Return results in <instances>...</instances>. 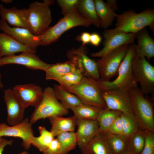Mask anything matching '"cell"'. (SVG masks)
I'll return each mask as SVG.
<instances>
[{"label": "cell", "instance_id": "ee69618b", "mask_svg": "<svg viewBox=\"0 0 154 154\" xmlns=\"http://www.w3.org/2000/svg\"><path fill=\"white\" fill-rule=\"evenodd\" d=\"M1 1L3 3L6 4H10L13 2L12 0H2Z\"/></svg>", "mask_w": 154, "mask_h": 154}, {"label": "cell", "instance_id": "e0dca14e", "mask_svg": "<svg viewBox=\"0 0 154 154\" xmlns=\"http://www.w3.org/2000/svg\"><path fill=\"white\" fill-rule=\"evenodd\" d=\"M13 90L25 108L30 106L35 107L42 97L41 88L34 84L17 85Z\"/></svg>", "mask_w": 154, "mask_h": 154}, {"label": "cell", "instance_id": "3957f363", "mask_svg": "<svg viewBox=\"0 0 154 154\" xmlns=\"http://www.w3.org/2000/svg\"><path fill=\"white\" fill-rule=\"evenodd\" d=\"M54 2L44 0L42 2L34 1L29 5L27 9V27L34 35H40L50 27L52 21L50 6Z\"/></svg>", "mask_w": 154, "mask_h": 154}, {"label": "cell", "instance_id": "f35d334b", "mask_svg": "<svg viewBox=\"0 0 154 154\" xmlns=\"http://www.w3.org/2000/svg\"><path fill=\"white\" fill-rule=\"evenodd\" d=\"M42 153L43 154H62L60 144L57 138H55Z\"/></svg>", "mask_w": 154, "mask_h": 154}, {"label": "cell", "instance_id": "9c48e42d", "mask_svg": "<svg viewBox=\"0 0 154 154\" xmlns=\"http://www.w3.org/2000/svg\"><path fill=\"white\" fill-rule=\"evenodd\" d=\"M129 45L125 44L114 50L97 60L99 80L109 81L116 76L120 65L125 56Z\"/></svg>", "mask_w": 154, "mask_h": 154}, {"label": "cell", "instance_id": "ffe728a7", "mask_svg": "<svg viewBox=\"0 0 154 154\" xmlns=\"http://www.w3.org/2000/svg\"><path fill=\"white\" fill-rule=\"evenodd\" d=\"M27 9H18L15 7L7 8L0 4L1 19L13 27L27 29Z\"/></svg>", "mask_w": 154, "mask_h": 154}, {"label": "cell", "instance_id": "7dc6e473", "mask_svg": "<svg viewBox=\"0 0 154 154\" xmlns=\"http://www.w3.org/2000/svg\"><path fill=\"white\" fill-rule=\"evenodd\" d=\"M120 154H132L131 153H130L129 152L127 151H125L124 152H123V153H122Z\"/></svg>", "mask_w": 154, "mask_h": 154}, {"label": "cell", "instance_id": "83f0119b", "mask_svg": "<svg viewBox=\"0 0 154 154\" xmlns=\"http://www.w3.org/2000/svg\"><path fill=\"white\" fill-rule=\"evenodd\" d=\"M107 141L113 154H120L127 151L128 137L123 135L105 133Z\"/></svg>", "mask_w": 154, "mask_h": 154}, {"label": "cell", "instance_id": "c3c4849f", "mask_svg": "<svg viewBox=\"0 0 154 154\" xmlns=\"http://www.w3.org/2000/svg\"><path fill=\"white\" fill-rule=\"evenodd\" d=\"M80 154H92L89 153H82Z\"/></svg>", "mask_w": 154, "mask_h": 154}, {"label": "cell", "instance_id": "8992f818", "mask_svg": "<svg viewBox=\"0 0 154 154\" xmlns=\"http://www.w3.org/2000/svg\"><path fill=\"white\" fill-rule=\"evenodd\" d=\"M65 90L77 96L83 104L101 109L106 108L97 80L84 76L78 84Z\"/></svg>", "mask_w": 154, "mask_h": 154}, {"label": "cell", "instance_id": "9a60e30c", "mask_svg": "<svg viewBox=\"0 0 154 154\" xmlns=\"http://www.w3.org/2000/svg\"><path fill=\"white\" fill-rule=\"evenodd\" d=\"M0 29L11 36L21 43L35 51H36L37 47L40 45V35H34L27 29L11 27L5 21L1 19Z\"/></svg>", "mask_w": 154, "mask_h": 154}, {"label": "cell", "instance_id": "7c38bea8", "mask_svg": "<svg viewBox=\"0 0 154 154\" xmlns=\"http://www.w3.org/2000/svg\"><path fill=\"white\" fill-rule=\"evenodd\" d=\"M102 94L108 109L121 113H133L129 90L117 88L102 91Z\"/></svg>", "mask_w": 154, "mask_h": 154}, {"label": "cell", "instance_id": "5bb4252c", "mask_svg": "<svg viewBox=\"0 0 154 154\" xmlns=\"http://www.w3.org/2000/svg\"><path fill=\"white\" fill-rule=\"evenodd\" d=\"M11 64H19L32 70L44 71L51 65L43 61L36 53L33 52H22L19 55L5 56L0 58V67Z\"/></svg>", "mask_w": 154, "mask_h": 154}, {"label": "cell", "instance_id": "d6a6232c", "mask_svg": "<svg viewBox=\"0 0 154 154\" xmlns=\"http://www.w3.org/2000/svg\"><path fill=\"white\" fill-rule=\"evenodd\" d=\"M120 116L123 125V135L128 137L140 129L133 113H121Z\"/></svg>", "mask_w": 154, "mask_h": 154}, {"label": "cell", "instance_id": "5b68a950", "mask_svg": "<svg viewBox=\"0 0 154 154\" xmlns=\"http://www.w3.org/2000/svg\"><path fill=\"white\" fill-rule=\"evenodd\" d=\"M133 113L140 129L154 132V115L152 105L138 87L129 90Z\"/></svg>", "mask_w": 154, "mask_h": 154}, {"label": "cell", "instance_id": "ba28073f", "mask_svg": "<svg viewBox=\"0 0 154 154\" xmlns=\"http://www.w3.org/2000/svg\"><path fill=\"white\" fill-rule=\"evenodd\" d=\"M132 69L137 83L139 84L140 90L144 94L154 93V66L146 58L135 54L132 60Z\"/></svg>", "mask_w": 154, "mask_h": 154}, {"label": "cell", "instance_id": "603a6c76", "mask_svg": "<svg viewBox=\"0 0 154 154\" xmlns=\"http://www.w3.org/2000/svg\"><path fill=\"white\" fill-rule=\"evenodd\" d=\"M48 119L51 125L50 131L55 137L63 133L74 131L76 119L74 116L68 117L57 116Z\"/></svg>", "mask_w": 154, "mask_h": 154}, {"label": "cell", "instance_id": "f6af8a7d", "mask_svg": "<svg viewBox=\"0 0 154 154\" xmlns=\"http://www.w3.org/2000/svg\"><path fill=\"white\" fill-rule=\"evenodd\" d=\"M1 74L0 73V88H2L3 87V85L1 81Z\"/></svg>", "mask_w": 154, "mask_h": 154}, {"label": "cell", "instance_id": "277c9868", "mask_svg": "<svg viewBox=\"0 0 154 154\" xmlns=\"http://www.w3.org/2000/svg\"><path fill=\"white\" fill-rule=\"evenodd\" d=\"M91 23L76 11L66 14L40 35V45L46 46L56 41L66 31L78 26L89 27Z\"/></svg>", "mask_w": 154, "mask_h": 154}, {"label": "cell", "instance_id": "b9f144b4", "mask_svg": "<svg viewBox=\"0 0 154 154\" xmlns=\"http://www.w3.org/2000/svg\"><path fill=\"white\" fill-rule=\"evenodd\" d=\"M13 142V140H8L3 138L0 142V154H3V151L5 147L8 145H11Z\"/></svg>", "mask_w": 154, "mask_h": 154}, {"label": "cell", "instance_id": "4316f807", "mask_svg": "<svg viewBox=\"0 0 154 154\" xmlns=\"http://www.w3.org/2000/svg\"><path fill=\"white\" fill-rule=\"evenodd\" d=\"M77 10L82 17L91 24L97 27H100L94 0H79Z\"/></svg>", "mask_w": 154, "mask_h": 154}, {"label": "cell", "instance_id": "4dcf8cb0", "mask_svg": "<svg viewBox=\"0 0 154 154\" xmlns=\"http://www.w3.org/2000/svg\"><path fill=\"white\" fill-rule=\"evenodd\" d=\"M76 119L96 120L100 109L97 107L83 104L70 109Z\"/></svg>", "mask_w": 154, "mask_h": 154}, {"label": "cell", "instance_id": "8fae6325", "mask_svg": "<svg viewBox=\"0 0 154 154\" xmlns=\"http://www.w3.org/2000/svg\"><path fill=\"white\" fill-rule=\"evenodd\" d=\"M88 50L85 46L82 45L77 48H72L67 52L68 60L72 62L84 76L97 80L100 79L96 61L88 56Z\"/></svg>", "mask_w": 154, "mask_h": 154}, {"label": "cell", "instance_id": "7a4b0ae2", "mask_svg": "<svg viewBox=\"0 0 154 154\" xmlns=\"http://www.w3.org/2000/svg\"><path fill=\"white\" fill-rule=\"evenodd\" d=\"M116 28L127 33H137L146 27L154 31V10L147 9L137 13L132 10L116 14Z\"/></svg>", "mask_w": 154, "mask_h": 154}, {"label": "cell", "instance_id": "d6986e66", "mask_svg": "<svg viewBox=\"0 0 154 154\" xmlns=\"http://www.w3.org/2000/svg\"><path fill=\"white\" fill-rule=\"evenodd\" d=\"M23 52L36 53L37 51L21 43L9 35L0 33V58Z\"/></svg>", "mask_w": 154, "mask_h": 154}, {"label": "cell", "instance_id": "cb8c5ba5", "mask_svg": "<svg viewBox=\"0 0 154 154\" xmlns=\"http://www.w3.org/2000/svg\"><path fill=\"white\" fill-rule=\"evenodd\" d=\"M94 1L100 27L106 29L112 24L116 14L114 11L103 0Z\"/></svg>", "mask_w": 154, "mask_h": 154}, {"label": "cell", "instance_id": "484cf974", "mask_svg": "<svg viewBox=\"0 0 154 154\" xmlns=\"http://www.w3.org/2000/svg\"><path fill=\"white\" fill-rule=\"evenodd\" d=\"M53 89L56 99L60 100L63 106L67 110L83 104L77 96L65 90L59 85L54 84Z\"/></svg>", "mask_w": 154, "mask_h": 154}, {"label": "cell", "instance_id": "1f68e13d", "mask_svg": "<svg viewBox=\"0 0 154 154\" xmlns=\"http://www.w3.org/2000/svg\"><path fill=\"white\" fill-rule=\"evenodd\" d=\"M145 141V131L140 129L128 137L127 151L132 154H140Z\"/></svg>", "mask_w": 154, "mask_h": 154}, {"label": "cell", "instance_id": "f546056e", "mask_svg": "<svg viewBox=\"0 0 154 154\" xmlns=\"http://www.w3.org/2000/svg\"><path fill=\"white\" fill-rule=\"evenodd\" d=\"M40 135L33 136L31 140V145L40 151L42 152L55 138L52 133L48 131L45 127L40 126L38 127Z\"/></svg>", "mask_w": 154, "mask_h": 154}, {"label": "cell", "instance_id": "d590c367", "mask_svg": "<svg viewBox=\"0 0 154 154\" xmlns=\"http://www.w3.org/2000/svg\"><path fill=\"white\" fill-rule=\"evenodd\" d=\"M79 0H57L58 5L61 10L64 16L77 11V7Z\"/></svg>", "mask_w": 154, "mask_h": 154}, {"label": "cell", "instance_id": "e575fe53", "mask_svg": "<svg viewBox=\"0 0 154 154\" xmlns=\"http://www.w3.org/2000/svg\"><path fill=\"white\" fill-rule=\"evenodd\" d=\"M83 76L81 71L77 69L61 77L56 81L61 87L65 89L78 84Z\"/></svg>", "mask_w": 154, "mask_h": 154}, {"label": "cell", "instance_id": "f1b7e54d", "mask_svg": "<svg viewBox=\"0 0 154 154\" xmlns=\"http://www.w3.org/2000/svg\"><path fill=\"white\" fill-rule=\"evenodd\" d=\"M121 112L106 108L100 109L96 120L99 125L100 131L106 133L115 119Z\"/></svg>", "mask_w": 154, "mask_h": 154}, {"label": "cell", "instance_id": "836d02e7", "mask_svg": "<svg viewBox=\"0 0 154 154\" xmlns=\"http://www.w3.org/2000/svg\"><path fill=\"white\" fill-rule=\"evenodd\" d=\"M61 147L62 154H68L77 145L76 133L74 131L62 133L56 137Z\"/></svg>", "mask_w": 154, "mask_h": 154}, {"label": "cell", "instance_id": "44dd1931", "mask_svg": "<svg viewBox=\"0 0 154 154\" xmlns=\"http://www.w3.org/2000/svg\"><path fill=\"white\" fill-rule=\"evenodd\" d=\"M137 44L135 53L147 58L148 61L154 56V40L145 28L136 33Z\"/></svg>", "mask_w": 154, "mask_h": 154}, {"label": "cell", "instance_id": "681fc988", "mask_svg": "<svg viewBox=\"0 0 154 154\" xmlns=\"http://www.w3.org/2000/svg\"><path fill=\"white\" fill-rule=\"evenodd\" d=\"M3 138V137H0V142L1 141Z\"/></svg>", "mask_w": 154, "mask_h": 154}, {"label": "cell", "instance_id": "ab89813d", "mask_svg": "<svg viewBox=\"0 0 154 154\" xmlns=\"http://www.w3.org/2000/svg\"><path fill=\"white\" fill-rule=\"evenodd\" d=\"M90 34L87 32H83L76 38L77 40L82 42V45L85 46L90 43Z\"/></svg>", "mask_w": 154, "mask_h": 154}, {"label": "cell", "instance_id": "bcb514c9", "mask_svg": "<svg viewBox=\"0 0 154 154\" xmlns=\"http://www.w3.org/2000/svg\"><path fill=\"white\" fill-rule=\"evenodd\" d=\"M18 154H29L28 152L26 151H24L21 153H18Z\"/></svg>", "mask_w": 154, "mask_h": 154}, {"label": "cell", "instance_id": "d4e9b609", "mask_svg": "<svg viewBox=\"0 0 154 154\" xmlns=\"http://www.w3.org/2000/svg\"><path fill=\"white\" fill-rule=\"evenodd\" d=\"M77 69L75 64L68 60L64 62L51 64L45 71L46 80L57 81L62 76Z\"/></svg>", "mask_w": 154, "mask_h": 154}, {"label": "cell", "instance_id": "ac0fdd59", "mask_svg": "<svg viewBox=\"0 0 154 154\" xmlns=\"http://www.w3.org/2000/svg\"><path fill=\"white\" fill-rule=\"evenodd\" d=\"M76 119L77 145L80 149L86 146L97 134L99 127L96 120Z\"/></svg>", "mask_w": 154, "mask_h": 154}, {"label": "cell", "instance_id": "6da1fadb", "mask_svg": "<svg viewBox=\"0 0 154 154\" xmlns=\"http://www.w3.org/2000/svg\"><path fill=\"white\" fill-rule=\"evenodd\" d=\"M135 54V44H131L129 46L127 52L119 67L116 78L112 81L98 80L102 91L117 88L129 90L137 87L132 69V60Z\"/></svg>", "mask_w": 154, "mask_h": 154}, {"label": "cell", "instance_id": "30bf717a", "mask_svg": "<svg viewBox=\"0 0 154 154\" xmlns=\"http://www.w3.org/2000/svg\"><path fill=\"white\" fill-rule=\"evenodd\" d=\"M103 47L100 51L90 54L93 57H102L114 50L125 44L134 43L136 34L125 33L115 28L106 29L103 33Z\"/></svg>", "mask_w": 154, "mask_h": 154}, {"label": "cell", "instance_id": "60d3db41", "mask_svg": "<svg viewBox=\"0 0 154 154\" xmlns=\"http://www.w3.org/2000/svg\"><path fill=\"white\" fill-rule=\"evenodd\" d=\"M102 40L101 36L96 33H93L90 34V43L94 46H98Z\"/></svg>", "mask_w": 154, "mask_h": 154}, {"label": "cell", "instance_id": "8d00e7d4", "mask_svg": "<svg viewBox=\"0 0 154 154\" xmlns=\"http://www.w3.org/2000/svg\"><path fill=\"white\" fill-rule=\"evenodd\" d=\"M145 132V141L140 154H154V132L148 130Z\"/></svg>", "mask_w": 154, "mask_h": 154}, {"label": "cell", "instance_id": "74e56055", "mask_svg": "<svg viewBox=\"0 0 154 154\" xmlns=\"http://www.w3.org/2000/svg\"><path fill=\"white\" fill-rule=\"evenodd\" d=\"M107 132L114 134L123 135V125L120 115L115 119Z\"/></svg>", "mask_w": 154, "mask_h": 154}, {"label": "cell", "instance_id": "4fadbf2b", "mask_svg": "<svg viewBox=\"0 0 154 154\" xmlns=\"http://www.w3.org/2000/svg\"><path fill=\"white\" fill-rule=\"evenodd\" d=\"M32 124L28 118L13 125L0 123V137L7 136L20 138L22 140L23 148L28 150L32 145L31 140L34 136Z\"/></svg>", "mask_w": 154, "mask_h": 154}, {"label": "cell", "instance_id": "7bdbcfd3", "mask_svg": "<svg viewBox=\"0 0 154 154\" xmlns=\"http://www.w3.org/2000/svg\"><path fill=\"white\" fill-rule=\"evenodd\" d=\"M106 3L111 8L115 11L117 9L118 7L116 1L115 0H107Z\"/></svg>", "mask_w": 154, "mask_h": 154}, {"label": "cell", "instance_id": "52a82bcc", "mask_svg": "<svg viewBox=\"0 0 154 154\" xmlns=\"http://www.w3.org/2000/svg\"><path fill=\"white\" fill-rule=\"evenodd\" d=\"M68 113V110L65 108L56 98L53 88L48 87L43 90L42 99L35 107L30 121L33 124L40 119L62 116Z\"/></svg>", "mask_w": 154, "mask_h": 154}, {"label": "cell", "instance_id": "2e32d148", "mask_svg": "<svg viewBox=\"0 0 154 154\" xmlns=\"http://www.w3.org/2000/svg\"><path fill=\"white\" fill-rule=\"evenodd\" d=\"M4 98L7 108L8 124L13 125L21 122L24 119L25 108L13 89L5 90Z\"/></svg>", "mask_w": 154, "mask_h": 154}, {"label": "cell", "instance_id": "7402d4cb", "mask_svg": "<svg viewBox=\"0 0 154 154\" xmlns=\"http://www.w3.org/2000/svg\"><path fill=\"white\" fill-rule=\"evenodd\" d=\"M82 153L92 154H113L109 146L105 133L100 131L85 147L80 149Z\"/></svg>", "mask_w": 154, "mask_h": 154}]
</instances>
